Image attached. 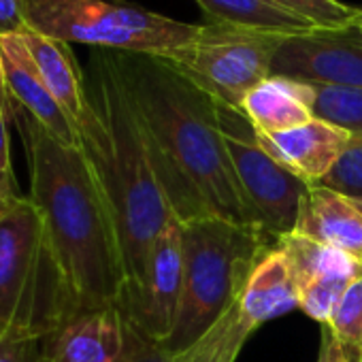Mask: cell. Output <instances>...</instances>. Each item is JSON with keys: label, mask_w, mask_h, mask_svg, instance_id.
<instances>
[{"label": "cell", "mask_w": 362, "mask_h": 362, "mask_svg": "<svg viewBox=\"0 0 362 362\" xmlns=\"http://www.w3.org/2000/svg\"><path fill=\"white\" fill-rule=\"evenodd\" d=\"M115 60L177 222L216 216L262 230L237 184L218 100L162 56L115 52Z\"/></svg>", "instance_id": "6da1fadb"}, {"label": "cell", "mask_w": 362, "mask_h": 362, "mask_svg": "<svg viewBox=\"0 0 362 362\" xmlns=\"http://www.w3.org/2000/svg\"><path fill=\"white\" fill-rule=\"evenodd\" d=\"M13 122L30 166V199L43 216L52 245L79 311L119 307L126 269L111 207L81 147L52 136L16 103Z\"/></svg>", "instance_id": "7a4b0ae2"}, {"label": "cell", "mask_w": 362, "mask_h": 362, "mask_svg": "<svg viewBox=\"0 0 362 362\" xmlns=\"http://www.w3.org/2000/svg\"><path fill=\"white\" fill-rule=\"evenodd\" d=\"M83 88L79 145L115 220L126 269V300L143 279L151 245L177 218L162 190L113 49L90 52Z\"/></svg>", "instance_id": "3957f363"}, {"label": "cell", "mask_w": 362, "mask_h": 362, "mask_svg": "<svg viewBox=\"0 0 362 362\" xmlns=\"http://www.w3.org/2000/svg\"><path fill=\"white\" fill-rule=\"evenodd\" d=\"M79 313L41 211L18 197L0 209V341L45 339Z\"/></svg>", "instance_id": "277c9868"}, {"label": "cell", "mask_w": 362, "mask_h": 362, "mask_svg": "<svg viewBox=\"0 0 362 362\" xmlns=\"http://www.w3.org/2000/svg\"><path fill=\"white\" fill-rule=\"evenodd\" d=\"M275 241L260 228L216 216L181 224L184 286L177 322L164 347L173 354L194 347L241 298L250 273Z\"/></svg>", "instance_id": "5b68a950"}, {"label": "cell", "mask_w": 362, "mask_h": 362, "mask_svg": "<svg viewBox=\"0 0 362 362\" xmlns=\"http://www.w3.org/2000/svg\"><path fill=\"white\" fill-rule=\"evenodd\" d=\"M28 28L92 49L166 56L197 41L205 24H186L128 0H28Z\"/></svg>", "instance_id": "8992f818"}, {"label": "cell", "mask_w": 362, "mask_h": 362, "mask_svg": "<svg viewBox=\"0 0 362 362\" xmlns=\"http://www.w3.org/2000/svg\"><path fill=\"white\" fill-rule=\"evenodd\" d=\"M281 37L205 24L203 35L162 58L170 60L218 103L239 109L243 98L271 77Z\"/></svg>", "instance_id": "52a82bcc"}, {"label": "cell", "mask_w": 362, "mask_h": 362, "mask_svg": "<svg viewBox=\"0 0 362 362\" xmlns=\"http://www.w3.org/2000/svg\"><path fill=\"white\" fill-rule=\"evenodd\" d=\"M218 115L237 184L262 230L273 239L290 235L309 184L264 149L256 128L239 109L218 103Z\"/></svg>", "instance_id": "ba28073f"}, {"label": "cell", "mask_w": 362, "mask_h": 362, "mask_svg": "<svg viewBox=\"0 0 362 362\" xmlns=\"http://www.w3.org/2000/svg\"><path fill=\"white\" fill-rule=\"evenodd\" d=\"M181 286H184L181 224L173 220L151 245L143 279L124 300L122 311L145 339L164 345L177 322Z\"/></svg>", "instance_id": "9c48e42d"}, {"label": "cell", "mask_w": 362, "mask_h": 362, "mask_svg": "<svg viewBox=\"0 0 362 362\" xmlns=\"http://www.w3.org/2000/svg\"><path fill=\"white\" fill-rule=\"evenodd\" d=\"M271 75L313 86L362 88V37L347 30H315L279 43Z\"/></svg>", "instance_id": "30bf717a"}, {"label": "cell", "mask_w": 362, "mask_h": 362, "mask_svg": "<svg viewBox=\"0 0 362 362\" xmlns=\"http://www.w3.org/2000/svg\"><path fill=\"white\" fill-rule=\"evenodd\" d=\"M147 341L119 307L79 313L41 339L49 362H128Z\"/></svg>", "instance_id": "8fae6325"}, {"label": "cell", "mask_w": 362, "mask_h": 362, "mask_svg": "<svg viewBox=\"0 0 362 362\" xmlns=\"http://www.w3.org/2000/svg\"><path fill=\"white\" fill-rule=\"evenodd\" d=\"M0 58H3L5 81L11 98L60 143L81 147L77 126L49 92L22 35L0 37Z\"/></svg>", "instance_id": "7c38bea8"}, {"label": "cell", "mask_w": 362, "mask_h": 362, "mask_svg": "<svg viewBox=\"0 0 362 362\" xmlns=\"http://www.w3.org/2000/svg\"><path fill=\"white\" fill-rule=\"evenodd\" d=\"M256 134L279 164L309 186L324 184L351 143V136L345 130L317 117L286 132Z\"/></svg>", "instance_id": "4fadbf2b"}, {"label": "cell", "mask_w": 362, "mask_h": 362, "mask_svg": "<svg viewBox=\"0 0 362 362\" xmlns=\"http://www.w3.org/2000/svg\"><path fill=\"white\" fill-rule=\"evenodd\" d=\"M292 233L362 262V214L349 197L324 184L307 188Z\"/></svg>", "instance_id": "5bb4252c"}, {"label": "cell", "mask_w": 362, "mask_h": 362, "mask_svg": "<svg viewBox=\"0 0 362 362\" xmlns=\"http://www.w3.org/2000/svg\"><path fill=\"white\" fill-rule=\"evenodd\" d=\"M239 307L245 320L256 328L298 309V281L286 250L277 241L260 256L250 273Z\"/></svg>", "instance_id": "9a60e30c"}, {"label": "cell", "mask_w": 362, "mask_h": 362, "mask_svg": "<svg viewBox=\"0 0 362 362\" xmlns=\"http://www.w3.org/2000/svg\"><path fill=\"white\" fill-rule=\"evenodd\" d=\"M313 86L271 75L241 103L239 111L260 134H277L313 119Z\"/></svg>", "instance_id": "2e32d148"}, {"label": "cell", "mask_w": 362, "mask_h": 362, "mask_svg": "<svg viewBox=\"0 0 362 362\" xmlns=\"http://www.w3.org/2000/svg\"><path fill=\"white\" fill-rule=\"evenodd\" d=\"M197 5L211 26L281 39L317 30L311 22L277 7L271 0H197Z\"/></svg>", "instance_id": "e0dca14e"}, {"label": "cell", "mask_w": 362, "mask_h": 362, "mask_svg": "<svg viewBox=\"0 0 362 362\" xmlns=\"http://www.w3.org/2000/svg\"><path fill=\"white\" fill-rule=\"evenodd\" d=\"M22 39L49 92L77 126L86 109V88L83 69L79 66L71 45L39 35L30 28L22 35Z\"/></svg>", "instance_id": "ac0fdd59"}, {"label": "cell", "mask_w": 362, "mask_h": 362, "mask_svg": "<svg viewBox=\"0 0 362 362\" xmlns=\"http://www.w3.org/2000/svg\"><path fill=\"white\" fill-rule=\"evenodd\" d=\"M258 330L241 313L239 300L233 309L188 351H184L179 362H237L247 339Z\"/></svg>", "instance_id": "d6986e66"}, {"label": "cell", "mask_w": 362, "mask_h": 362, "mask_svg": "<svg viewBox=\"0 0 362 362\" xmlns=\"http://www.w3.org/2000/svg\"><path fill=\"white\" fill-rule=\"evenodd\" d=\"M313 117L362 141V88L313 86Z\"/></svg>", "instance_id": "ffe728a7"}, {"label": "cell", "mask_w": 362, "mask_h": 362, "mask_svg": "<svg viewBox=\"0 0 362 362\" xmlns=\"http://www.w3.org/2000/svg\"><path fill=\"white\" fill-rule=\"evenodd\" d=\"M324 326L354 362H362V273L341 294Z\"/></svg>", "instance_id": "44dd1931"}, {"label": "cell", "mask_w": 362, "mask_h": 362, "mask_svg": "<svg viewBox=\"0 0 362 362\" xmlns=\"http://www.w3.org/2000/svg\"><path fill=\"white\" fill-rule=\"evenodd\" d=\"M277 7L300 16L317 30H347L356 24V7L343 5L339 0H271Z\"/></svg>", "instance_id": "7402d4cb"}, {"label": "cell", "mask_w": 362, "mask_h": 362, "mask_svg": "<svg viewBox=\"0 0 362 362\" xmlns=\"http://www.w3.org/2000/svg\"><path fill=\"white\" fill-rule=\"evenodd\" d=\"M16 115V100L9 96L0 98V209L13 203L18 197V181L11 164V145H9V122Z\"/></svg>", "instance_id": "603a6c76"}, {"label": "cell", "mask_w": 362, "mask_h": 362, "mask_svg": "<svg viewBox=\"0 0 362 362\" xmlns=\"http://www.w3.org/2000/svg\"><path fill=\"white\" fill-rule=\"evenodd\" d=\"M324 186L349 199H362V141L351 139L347 151L343 153L334 170L326 177Z\"/></svg>", "instance_id": "cb8c5ba5"}, {"label": "cell", "mask_w": 362, "mask_h": 362, "mask_svg": "<svg viewBox=\"0 0 362 362\" xmlns=\"http://www.w3.org/2000/svg\"><path fill=\"white\" fill-rule=\"evenodd\" d=\"M0 362H49L41 339L0 341Z\"/></svg>", "instance_id": "d4e9b609"}, {"label": "cell", "mask_w": 362, "mask_h": 362, "mask_svg": "<svg viewBox=\"0 0 362 362\" xmlns=\"http://www.w3.org/2000/svg\"><path fill=\"white\" fill-rule=\"evenodd\" d=\"M26 11L28 0H0V37L24 35L28 30Z\"/></svg>", "instance_id": "484cf974"}, {"label": "cell", "mask_w": 362, "mask_h": 362, "mask_svg": "<svg viewBox=\"0 0 362 362\" xmlns=\"http://www.w3.org/2000/svg\"><path fill=\"white\" fill-rule=\"evenodd\" d=\"M181 356H184V354H173L164 345L147 341L136 354L130 356L128 362H179Z\"/></svg>", "instance_id": "4316f807"}, {"label": "cell", "mask_w": 362, "mask_h": 362, "mask_svg": "<svg viewBox=\"0 0 362 362\" xmlns=\"http://www.w3.org/2000/svg\"><path fill=\"white\" fill-rule=\"evenodd\" d=\"M339 343L330 337L328 328L322 326V339H320V351H317V362H337L339 358Z\"/></svg>", "instance_id": "83f0119b"}, {"label": "cell", "mask_w": 362, "mask_h": 362, "mask_svg": "<svg viewBox=\"0 0 362 362\" xmlns=\"http://www.w3.org/2000/svg\"><path fill=\"white\" fill-rule=\"evenodd\" d=\"M3 96H9V90H7V81H5V71H3V58H0V98Z\"/></svg>", "instance_id": "f1b7e54d"}, {"label": "cell", "mask_w": 362, "mask_h": 362, "mask_svg": "<svg viewBox=\"0 0 362 362\" xmlns=\"http://www.w3.org/2000/svg\"><path fill=\"white\" fill-rule=\"evenodd\" d=\"M339 347H341V345H339ZM337 362H354V358H351V356L341 347V349H339V358H337Z\"/></svg>", "instance_id": "f546056e"}, {"label": "cell", "mask_w": 362, "mask_h": 362, "mask_svg": "<svg viewBox=\"0 0 362 362\" xmlns=\"http://www.w3.org/2000/svg\"><path fill=\"white\" fill-rule=\"evenodd\" d=\"M354 28L358 30V35L362 37V9L358 11V18H356V24H354Z\"/></svg>", "instance_id": "4dcf8cb0"}, {"label": "cell", "mask_w": 362, "mask_h": 362, "mask_svg": "<svg viewBox=\"0 0 362 362\" xmlns=\"http://www.w3.org/2000/svg\"><path fill=\"white\" fill-rule=\"evenodd\" d=\"M351 201H354V205H356V207L360 209V214H362V199H351Z\"/></svg>", "instance_id": "1f68e13d"}]
</instances>
